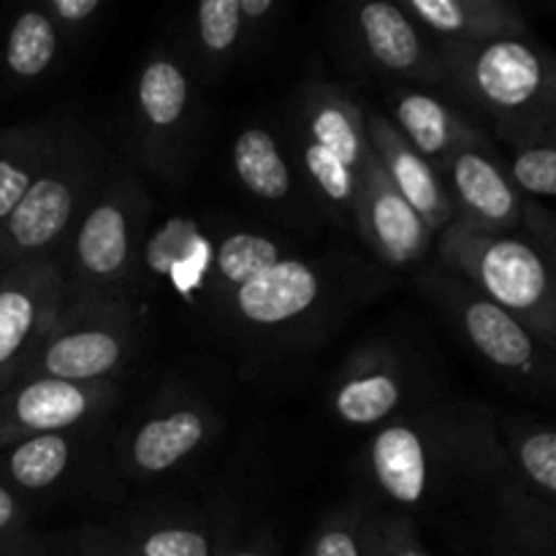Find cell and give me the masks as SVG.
Returning a JSON list of instances; mask_svg holds the SVG:
<instances>
[{
    "label": "cell",
    "instance_id": "obj_1",
    "mask_svg": "<svg viewBox=\"0 0 556 556\" xmlns=\"http://www.w3.org/2000/svg\"><path fill=\"white\" fill-rule=\"evenodd\" d=\"M362 293L331 261L293 253L282 239L253 228H228L212 239L204 302L228 329L253 340L302 342Z\"/></svg>",
    "mask_w": 556,
    "mask_h": 556
},
{
    "label": "cell",
    "instance_id": "obj_2",
    "mask_svg": "<svg viewBox=\"0 0 556 556\" xmlns=\"http://www.w3.org/2000/svg\"><path fill=\"white\" fill-rule=\"evenodd\" d=\"M364 472L405 510L434 508L459 494L492 492L497 500L508 476L497 416L476 402H424L369 438Z\"/></svg>",
    "mask_w": 556,
    "mask_h": 556
},
{
    "label": "cell",
    "instance_id": "obj_3",
    "mask_svg": "<svg viewBox=\"0 0 556 556\" xmlns=\"http://www.w3.org/2000/svg\"><path fill=\"white\" fill-rule=\"evenodd\" d=\"M438 52L445 81L492 117L514 144L554 139L556 65L530 33L481 43H438Z\"/></svg>",
    "mask_w": 556,
    "mask_h": 556
},
{
    "label": "cell",
    "instance_id": "obj_4",
    "mask_svg": "<svg viewBox=\"0 0 556 556\" xmlns=\"http://www.w3.org/2000/svg\"><path fill=\"white\" fill-rule=\"evenodd\" d=\"M109 168L112 157L101 136L79 119L65 117L47 166L0 226V264L60 258Z\"/></svg>",
    "mask_w": 556,
    "mask_h": 556
},
{
    "label": "cell",
    "instance_id": "obj_5",
    "mask_svg": "<svg viewBox=\"0 0 556 556\" xmlns=\"http://www.w3.org/2000/svg\"><path fill=\"white\" fill-rule=\"evenodd\" d=\"M150 195L139 177L112 163L60 253L65 302L134 299L136 264L150 231Z\"/></svg>",
    "mask_w": 556,
    "mask_h": 556
},
{
    "label": "cell",
    "instance_id": "obj_6",
    "mask_svg": "<svg viewBox=\"0 0 556 556\" xmlns=\"http://www.w3.org/2000/svg\"><path fill=\"white\" fill-rule=\"evenodd\" d=\"M438 258L472 291L556 348L554 258L519 231L489 233L451 223L434 239Z\"/></svg>",
    "mask_w": 556,
    "mask_h": 556
},
{
    "label": "cell",
    "instance_id": "obj_7",
    "mask_svg": "<svg viewBox=\"0 0 556 556\" xmlns=\"http://www.w3.org/2000/svg\"><path fill=\"white\" fill-rule=\"evenodd\" d=\"M291 117L293 163L324 215L351 226L358 174L369 155L364 109L340 87L313 81L299 90Z\"/></svg>",
    "mask_w": 556,
    "mask_h": 556
},
{
    "label": "cell",
    "instance_id": "obj_8",
    "mask_svg": "<svg viewBox=\"0 0 556 556\" xmlns=\"http://www.w3.org/2000/svg\"><path fill=\"white\" fill-rule=\"evenodd\" d=\"M141 324L144 307L134 299L63 302L20 378L43 375L74 383L114 380L139 348Z\"/></svg>",
    "mask_w": 556,
    "mask_h": 556
},
{
    "label": "cell",
    "instance_id": "obj_9",
    "mask_svg": "<svg viewBox=\"0 0 556 556\" xmlns=\"http://www.w3.org/2000/svg\"><path fill=\"white\" fill-rule=\"evenodd\" d=\"M424 286L456 334L505 383L527 394H548L554 389L556 348L546 345L530 326L483 299L451 271H434Z\"/></svg>",
    "mask_w": 556,
    "mask_h": 556
},
{
    "label": "cell",
    "instance_id": "obj_10",
    "mask_svg": "<svg viewBox=\"0 0 556 556\" xmlns=\"http://www.w3.org/2000/svg\"><path fill=\"white\" fill-rule=\"evenodd\" d=\"M195 109L199 96L188 65L177 54L155 49L134 81L130 139L136 157L161 177H174L193 141Z\"/></svg>",
    "mask_w": 556,
    "mask_h": 556
},
{
    "label": "cell",
    "instance_id": "obj_11",
    "mask_svg": "<svg viewBox=\"0 0 556 556\" xmlns=\"http://www.w3.org/2000/svg\"><path fill=\"white\" fill-rule=\"evenodd\" d=\"M424 402L429 400L421 369L386 345L351 353L329 389L331 413L353 429H380Z\"/></svg>",
    "mask_w": 556,
    "mask_h": 556
},
{
    "label": "cell",
    "instance_id": "obj_12",
    "mask_svg": "<svg viewBox=\"0 0 556 556\" xmlns=\"http://www.w3.org/2000/svg\"><path fill=\"white\" fill-rule=\"evenodd\" d=\"M117 394V380L74 383L43 375L16 378L0 394V451L38 434L85 429L112 410Z\"/></svg>",
    "mask_w": 556,
    "mask_h": 556
},
{
    "label": "cell",
    "instance_id": "obj_13",
    "mask_svg": "<svg viewBox=\"0 0 556 556\" xmlns=\"http://www.w3.org/2000/svg\"><path fill=\"white\" fill-rule=\"evenodd\" d=\"M65 302L60 258L22 261L0 271V394L25 372Z\"/></svg>",
    "mask_w": 556,
    "mask_h": 556
},
{
    "label": "cell",
    "instance_id": "obj_14",
    "mask_svg": "<svg viewBox=\"0 0 556 556\" xmlns=\"http://www.w3.org/2000/svg\"><path fill=\"white\" fill-rule=\"evenodd\" d=\"M351 226L367 242L375 258L389 269L416 266L438 239V233L418 217V212L396 193L372 150L358 174Z\"/></svg>",
    "mask_w": 556,
    "mask_h": 556
},
{
    "label": "cell",
    "instance_id": "obj_15",
    "mask_svg": "<svg viewBox=\"0 0 556 556\" xmlns=\"http://www.w3.org/2000/svg\"><path fill=\"white\" fill-rule=\"evenodd\" d=\"M440 177L454 206V223L489 233H510L521 228L525 195L514 188L489 139L456 150Z\"/></svg>",
    "mask_w": 556,
    "mask_h": 556
},
{
    "label": "cell",
    "instance_id": "obj_16",
    "mask_svg": "<svg viewBox=\"0 0 556 556\" xmlns=\"http://www.w3.org/2000/svg\"><path fill=\"white\" fill-rule=\"evenodd\" d=\"M215 432V413L185 400L141 418L117 445V462L136 481H155L193 459Z\"/></svg>",
    "mask_w": 556,
    "mask_h": 556
},
{
    "label": "cell",
    "instance_id": "obj_17",
    "mask_svg": "<svg viewBox=\"0 0 556 556\" xmlns=\"http://www.w3.org/2000/svg\"><path fill=\"white\" fill-rule=\"evenodd\" d=\"M351 33L372 68L394 79L443 85L445 68L438 43L405 14L402 3H362L353 9Z\"/></svg>",
    "mask_w": 556,
    "mask_h": 556
},
{
    "label": "cell",
    "instance_id": "obj_18",
    "mask_svg": "<svg viewBox=\"0 0 556 556\" xmlns=\"http://www.w3.org/2000/svg\"><path fill=\"white\" fill-rule=\"evenodd\" d=\"M212 261V239L193 217H168L166 223L147 231L134 277V299L144 288L161 286L177 291L182 299L204 296L206 275Z\"/></svg>",
    "mask_w": 556,
    "mask_h": 556
},
{
    "label": "cell",
    "instance_id": "obj_19",
    "mask_svg": "<svg viewBox=\"0 0 556 556\" xmlns=\"http://www.w3.org/2000/svg\"><path fill=\"white\" fill-rule=\"evenodd\" d=\"M364 128H367L369 150L378 157L380 168L396 188V193L418 212V217L434 233L451 226L454 223V206H451L448 190H445L438 168L402 139L400 130L391 125L386 114L364 109Z\"/></svg>",
    "mask_w": 556,
    "mask_h": 556
},
{
    "label": "cell",
    "instance_id": "obj_20",
    "mask_svg": "<svg viewBox=\"0 0 556 556\" xmlns=\"http://www.w3.org/2000/svg\"><path fill=\"white\" fill-rule=\"evenodd\" d=\"M277 11V0H206L195 5L185 27L199 74L204 79L223 74Z\"/></svg>",
    "mask_w": 556,
    "mask_h": 556
},
{
    "label": "cell",
    "instance_id": "obj_21",
    "mask_svg": "<svg viewBox=\"0 0 556 556\" xmlns=\"http://www.w3.org/2000/svg\"><path fill=\"white\" fill-rule=\"evenodd\" d=\"M402 139L421 157H427L438 172L454 157L456 150L472 141L489 139L472 119H467L454 103L427 90H400L391 92L389 114Z\"/></svg>",
    "mask_w": 556,
    "mask_h": 556
},
{
    "label": "cell",
    "instance_id": "obj_22",
    "mask_svg": "<svg viewBox=\"0 0 556 556\" xmlns=\"http://www.w3.org/2000/svg\"><path fill=\"white\" fill-rule=\"evenodd\" d=\"M405 14L434 43H481L527 36V20L508 0H407Z\"/></svg>",
    "mask_w": 556,
    "mask_h": 556
},
{
    "label": "cell",
    "instance_id": "obj_23",
    "mask_svg": "<svg viewBox=\"0 0 556 556\" xmlns=\"http://www.w3.org/2000/svg\"><path fill=\"white\" fill-rule=\"evenodd\" d=\"M231 168L250 199L286 206L296 199L299 172L291 152L264 125H244L231 147Z\"/></svg>",
    "mask_w": 556,
    "mask_h": 556
},
{
    "label": "cell",
    "instance_id": "obj_24",
    "mask_svg": "<svg viewBox=\"0 0 556 556\" xmlns=\"http://www.w3.org/2000/svg\"><path fill=\"white\" fill-rule=\"evenodd\" d=\"M65 38L43 5H27L11 16L0 43V68L16 87L41 85L63 63Z\"/></svg>",
    "mask_w": 556,
    "mask_h": 556
},
{
    "label": "cell",
    "instance_id": "obj_25",
    "mask_svg": "<svg viewBox=\"0 0 556 556\" xmlns=\"http://www.w3.org/2000/svg\"><path fill=\"white\" fill-rule=\"evenodd\" d=\"M63 123L65 117L49 114L33 123L0 128V226L9 220L11 212L33 188L41 168L47 166Z\"/></svg>",
    "mask_w": 556,
    "mask_h": 556
},
{
    "label": "cell",
    "instance_id": "obj_26",
    "mask_svg": "<svg viewBox=\"0 0 556 556\" xmlns=\"http://www.w3.org/2000/svg\"><path fill=\"white\" fill-rule=\"evenodd\" d=\"M76 432L38 434L0 451V481L16 494H41L71 472L79 451Z\"/></svg>",
    "mask_w": 556,
    "mask_h": 556
},
{
    "label": "cell",
    "instance_id": "obj_27",
    "mask_svg": "<svg viewBox=\"0 0 556 556\" xmlns=\"http://www.w3.org/2000/svg\"><path fill=\"white\" fill-rule=\"evenodd\" d=\"M114 535L134 556H220L228 548L220 527L190 516L139 519Z\"/></svg>",
    "mask_w": 556,
    "mask_h": 556
},
{
    "label": "cell",
    "instance_id": "obj_28",
    "mask_svg": "<svg viewBox=\"0 0 556 556\" xmlns=\"http://www.w3.org/2000/svg\"><path fill=\"white\" fill-rule=\"evenodd\" d=\"M525 199L541 201L556 195V144L554 139H538L516 144V155L505 168Z\"/></svg>",
    "mask_w": 556,
    "mask_h": 556
},
{
    "label": "cell",
    "instance_id": "obj_29",
    "mask_svg": "<svg viewBox=\"0 0 556 556\" xmlns=\"http://www.w3.org/2000/svg\"><path fill=\"white\" fill-rule=\"evenodd\" d=\"M304 556H367V508L351 505L326 516Z\"/></svg>",
    "mask_w": 556,
    "mask_h": 556
},
{
    "label": "cell",
    "instance_id": "obj_30",
    "mask_svg": "<svg viewBox=\"0 0 556 556\" xmlns=\"http://www.w3.org/2000/svg\"><path fill=\"white\" fill-rule=\"evenodd\" d=\"M367 556H432L405 514L367 510Z\"/></svg>",
    "mask_w": 556,
    "mask_h": 556
},
{
    "label": "cell",
    "instance_id": "obj_31",
    "mask_svg": "<svg viewBox=\"0 0 556 556\" xmlns=\"http://www.w3.org/2000/svg\"><path fill=\"white\" fill-rule=\"evenodd\" d=\"M41 5L49 20L54 22V27L63 33L65 43L90 30L96 16L103 11V0H47Z\"/></svg>",
    "mask_w": 556,
    "mask_h": 556
},
{
    "label": "cell",
    "instance_id": "obj_32",
    "mask_svg": "<svg viewBox=\"0 0 556 556\" xmlns=\"http://www.w3.org/2000/svg\"><path fill=\"white\" fill-rule=\"evenodd\" d=\"M27 521H30V510H27L25 497L0 481V546L20 541L25 535Z\"/></svg>",
    "mask_w": 556,
    "mask_h": 556
},
{
    "label": "cell",
    "instance_id": "obj_33",
    "mask_svg": "<svg viewBox=\"0 0 556 556\" xmlns=\"http://www.w3.org/2000/svg\"><path fill=\"white\" fill-rule=\"evenodd\" d=\"M521 228L530 231V239L543 250L546 255L556 253V220L554 212L548 206H543L541 201L525 199V206H521Z\"/></svg>",
    "mask_w": 556,
    "mask_h": 556
},
{
    "label": "cell",
    "instance_id": "obj_34",
    "mask_svg": "<svg viewBox=\"0 0 556 556\" xmlns=\"http://www.w3.org/2000/svg\"><path fill=\"white\" fill-rule=\"evenodd\" d=\"M76 554L79 556H134L123 546V543L117 541L114 530H106V527H85V530L79 532Z\"/></svg>",
    "mask_w": 556,
    "mask_h": 556
},
{
    "label": "cell",
    "instance_id": "obj_35",
    "mask_svg": "<svg viewBox=\"0 0 556 556\" xmlns=\"http://www.w3.org/2000/svg\"><path fill=\"white\" fill-rule=\"evenodd\" d=\"M0 556H68L63 552H52V548H43V546H33V543H22L20 541H11L5 546H0Z\"/></svg>",
    "mask_w": 556,
    "mask_h": 556
},
{
    "label": "cell",
    "instance_id": "obj_36",
    "mask_svg": "<svg viewBox=\"0 0 556 556\" xmlns=\"http://www.w3.org/2000/svg\"><path fill=\"white\" fill-rule=\"evenodd\" d=\"M220 556H280V554H277L275 543L250 541V543H242V546H228Z\"/></svg>",
    "mask_w": 556,
    "mask_h": 556
},
{
    "label": "cell",
    "instance_id": "obj_37",
    "mask_svg": "<svg viewBox=\"0 0 556 556\" xmlns=\"http://www.w3.org/2000/svg\"><path fill=\"white\" fill-rule=\"evenodd\" d=\"M508 556H538V554H527V552H514V554H508Z\"/></svg>",
    "mask_w": 556,
    "mask_h": 556
},
{
    "label": "cell",
    "instance_id": "obj_38",
    "mask_svg": "<svg viewBox=\"0 0 556 556\" xmlns=\"http://www.w3.org/2000/svg\"><path fill=\"white\" fill-rule=\"evenodd\" d=\"M0 271H3V264H0Z\"/></svg>",
    "mask_w": 556,
    "mask_h": 556
}]
</instances>
